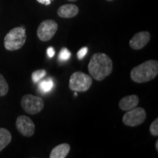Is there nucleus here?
Returning <instances> with one entry per match:
<instances>
[{
	"mask_svg": "<svg viewBox=\"0 0 158 158\" xmlns=\"http://www.w3.org/2000/svg\"><path fill=\"white\" fill-rule=\"evenodd\" d=\"M12 135L9 130L0 127V152L5 149L11 142Z\"/></svg>",
	"mask_w": 158,
	"mask_h": 158,
	"instance_id": "ddd939ff",
	"label": "nucleus"
},
{
	"mask_svg": "<svg viewBox=\"0 0 158 158\" xmlns=\"http://www.w3.org/2000/svg\"><path fill=\"white\" fill-rule=\"evenodd\" d=\"M26 40L27 35L24 27H15L5 35L4 39L5 48L10 51L19 50L25 44Z\"/></svg>",
	"mask_w": 158,
	"mask_h": 158,
	"instance_id": "7ed1b4c3",
	"label": "nucleus"
},
{
	"mask_svg": "<svg viewBox=\"0 0 158 158\" xmlns=\"http://www.w3.org/2000/svg\"><path fill=\"white\" fill-rule=\"evenodd\" d=\"M46 75V71L45 70H35L31 73V80H32L33 83L35 84H37L41 79L44 78Z\"/></svg>",
	"mask_w": 158,
	"mask_h": 158,
	"instance_id": "2eb2a0df",
	"label": "nucleus"
},
{
	"mask_svg": "<svg viewBox=\"0 0 158 158\" xmlns=\"http://www.w3.org/2000/svg\"><path fill=\"white\" fill-rule=\"evenodd\" d=\"M147 114L143 108L138 107L127 110L122 117V122L127 126L135 127L145 121Z\"/></svg>",
	"mask_w": 158,
	"mask_h": 158,
	"instance_id": "423d86ee",
	"label": "nucleus"
},
{
	"mask_svg": "<svg viewBox=\"0 0 158 158\" xmlns=\"http://www.w3.org/2000/svg\"><path fill=\"white\" fill-rule=\"evenodd\" d=\"M157 74L158 62L151 59L134 68L130 73V78L133 81L141 84L153 80Z\"/></svg>",
	"mask_w": 158,
	"mask_h": 158,
	"instance_id": "f03ea898",
	"label": "nucleus"
},
{
	"mask_svg": "<svg viewBox=\"0 0 158 158\" xmlns=\"http://www.w3.org/2000/svg\"><path fill=\"white\" fill-rule=\"evenodd\" d=\"M79 11L78 7L73 4H67L61 6L57 10V14L59 17L64 19L73 18L78 15Z\"/></svg>",
	"mask_w": 158,
	"mask_h": 158,
	"instance_id": "9d476101",
	"label": "nucleus"
},
{
	"mask_svg": "<svg viewBox=\"0 0 158 158\" xmlns=\"http://www.w3.org/2000/svg\"><path fill=\"white\" fill-rule=\"evenodd\" d=\"M155 147H156V149H157V151H158V141H156V143H155Z\"/></svg>",
	"mask_w": 158,
	"mask_h": 158,
	"instance_id": "4be33fe9",
	"label": "nucleus"
},
{
	"mask_svg": "<svg viewBox=\"0 0 158 158\" xmlns=\"http://www.w3.org/2000/svg\"><path fill=\"white\" fill-rule=\"evenodd\" d=\"M53 0H37V2H38L39 3L42 4V5H51V2Z\"/></svg>",
	"mask_w": 158,
	"mask_h": 158,
	"instance_id": "412c9836",
	"label": "nucleus"
},
{
	"mask_svg": "<svg viewBox=\"0 0 158 158\" xmlns=\"http://www.w3.org/2000/svg\"><path fill=\"white\" fill-rule=\"evenodd\" d=\"M150 35L149 31H140L136 33L130 40V46L134 50H141L149 42Z\"/></svg>",
	"mask_w": 158,
	"mask_h": 158,
	"instance_id": "1a4fd4ad",
	"label": "nucleus"
},
{
	"mask_svg": "<svg viewBox=\"0 0 158 158\" xmlns=\"http://www.w3.org/2000/svg\"><path fill=\"white\" fill-rule=\"evenodd\" d=\"M149 131L153 136L157 137L158 135V118H156L155 120H154L152 122V124H150Z\"/></svg>",
	"mask_w": 158,
	"mask_h": 158,
	"instance_id": "a211bd4d",
	"label": "nucleus"
},
{
	"mask_svg": "<svg viewBox=\"0 0 158 158\" xmlns=\"http://www.w3.org/2000/svg\"><path fill=\"white\" fill-rule=\"evenodd\" d=\"M38 83V89L40 92L42 93L49 92L54 87V81L50 78L45 79V80H40Z\"/></svg>",
	"mask_w": 158,
	"mask_h": 158,
	"instance_id": "4468645a",
	"label": "nucleus"
},
{
	"mask_svg": "<svg viewBox=\"0 0 158 158\" xmlns=\"http://www.w3.org/2000/svg\"><path fill=\"white\" fill-rule=\"evenodd\" d=\"M70 56L71 53L70 52V51H69L67 48H62L61 49L60 52H59V59H60L61 61H62V62H65V61L68 60V59H70Z\"/></svg>",
	"mask_w": 158,
	"mask_h": 158,
	"instance_id": "f3484780",
	"label": "nucleus"
},
{
	"mask_svg": "<svg viewBox=\"0 0 158 158\" xmlns=\"http://www.w3.org/2000/svg\"><path fill=\"white\" fill-rule=\"evenodd\" d=\"M77 95H78V93H77V92H75V96L77 97Z\"/></svg>",
	"mask_w": 158,
	"mask_h": 158,
	"instance_id": "b1692460",
	"label": "nucleus"
},
{
	"mask_svg": "<svg viewBox=\"0 0 158 158\" xmlns=\"http://www.w3.org/2000/svg\"><path fill=\"white\" fill-rule=\"evenodd\" d=\"M70 150V146L68 143H62L56 146L52 149L50 154V158H64L68 156Z\"/></svg>",
	"mask_w": 158,
	"mask_h": 158,
	"instance_id": "f8f14e48",
	"label": "nucleus"
},
{
	"mask_svg": "<svg viewBox=\"0 0 158 158\" xmlns=\"http://www.w3.org/2000/svg\"><path fill=\"white\" fill-rule=\"evenodd\" d=\"M15 126L18 131L25 137H31L34 135L35 131V124L28 116H19L16 119Z\"/></svg>",
	"mask_w": 158,
	"mask_h": 158,
	"instance_id": "6e6552de",
	"label": "nucleus"
},
{
	"mask_svg": "<svg viewBox=\"0 0 158 158\" xmlns=\"http://www.w3.org/2000/svg\"><path fill=\"white\" fill-rule=\"evenodd\" d=\"M58 24L54 20H45L40 24L37 30V35L41 41L46 42L50 40L56 34Z\"/></svg>",
	"mask_w": 158,
	"mask_h": 158,
	"instance_id": "0eeeda50",
	"label": "nucleus"
},
{
	"mask_svg": "<svg viewBox=\"0 0 158 158\" xmlns=\"http://www.w3.org/2000/svg\"><path fill=\"white\" fill-rule=\"evenodd\" d=\"M21 105L26 113L35 115L44 108V102L41 98L32 94H26L21 99Z\"/></svg>",
	"mask_w": 158,
	"mask_h": 158,
	"instance_id": "39448f33",
	"label": "nucleus"
},
{
	"mask_svg": "<svg viewBox=\"0 0 158 158\" xmlns=\"http://www.w3.org/2000/svg\"><path fill=\"white\" fill-rule=\"evenodd\" d=\"M88 70L92 78L100 81L112 73L113 62L111 59L106 54L96 53L92 55L90 59Z\"/></svg>",
	"mask_w": 158,
	"mask_h": 158,
	"instance_id": "f257e3e1",
	"label": "nucleus"
},
{
	"mask_svg": "<svg viewBox=\"0 0 158 158\" xmlns=\"http://www.w3.org/2000/svg\"><path fill=\"white\" fill-rule=\"evenodd\" d=\"M108 1H112V0H108Z\"/></svg>",
	"mask_w": 158,
	"mask_h": 158,
	"instance_id": "393cba45",
	"label": "nucleus"
},
{
	"mask_svg": "<svg viewBox=\"0 0 158 158\" xmlns=\"http://www.w3.org/2000/svg\"><path fill=\"white\" fill-rule=\"evenodd\" d=\"M68 1H70V2H76L77 0H68Z\"/></svg>",
	"mask_w": 158,
	"mask_h": 158,
	"instance_id": "5701e85b",
	"label": "nucleus"
},
{
	"mask_svg": "<svg viewBox=\"0 0 158 158\" xmlns=\"http://www.w3.org/2000/svg\"><path fill=\"white\" fill-rule=\"evenodd\" d=\"M88 52V48L87 47H83L78 51L77 53V56H78V59H80V60H82L84 58V56H86V54Z\"/></svg>",
	"mask_w": 158,
	"mask_h": 158,
	"instance_id": "6ab92c4d",
	"label": "nucleus"
},
{
	"mask_svg": "<svg viewBox=\"0 0 158 158\" xmlns=\"http://www.w3.org/2000/svg\"><path fill=\"white\" fill-rule=\"evenodd\" d=\"M47 54H48V56L51 58H52L53 56H54L55 54V50L53 47H48V49H47Z\"/></svg>",
	"mask_w": 158,
	"mask_h": 158,
	"instance_id": "aec40b11",
	"label": "nucleus"
},
{
	"mask_svg": "<svg viewBox=\"0 0 158 158\" xmlns=\"http://www.w3.org/2000/svg\"><path fill=\"white\" fill-rule=\"evenodd\" d=\"M9 90V86L5 78L2 74H0V97L5 96L7 94Z\"/></svg>",
	"mask_w": 158,
	"mask_h": 158,
	"instance_id": "dca6fc26",
	"label": "nucleus"
},
{
	"mask_svg": "<svg viewBox=\"0 0 158 158\" xmlns=\"http://www.w3.org/2000/svg\"><path fill=\"white\" fill-rule=\"evenodd\" d=\"M138 102H139L138 97L135 94H132V95L124 97L118 102V106L121 110L127 111V110L137 107Z\"/></svg>",
	"mask_w": 158,
	"mask_h": 158,
	"instance_id": "9b49d317",
	"label": "nucleus"
},
{
	"mask_svg": "<svg viewBox=\"0 0 158 158\" xmlns=\"http://www.w3.org/2000/svg\"><path fill=\"white\" fill-rule=\"evenodd\" d=\"M92 79L90 76L83 72H75L71 75L69 87L72 91L83 92L87 91L91 87Z\"/></svg>",
	"mask_w": 158,
	"mask_h": 158,
	"instance_id": "20e7f679",
	"label": "nucleus"
}]
</instances>
